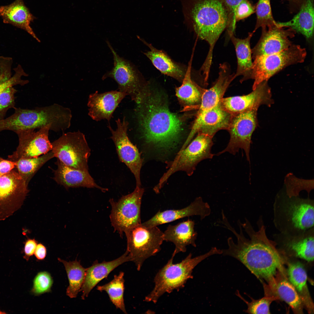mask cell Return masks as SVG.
I'll return each instance as SVG.
<instances>
[{"label": "cell", "mask_w": 314, "mask_h": 314, "mask_svg": "<svg viewBox=\"0 0 314 314\" xmlns=\"http://www.w3.org/2000/svg\"><path fill=\"white\" fill-rule=\"evenodd\" d=\"M125 234L127 240L126 251L138 271L146 259L160 251L164 241L163 232L157 226L147 227L142 223Z\"/></svg>", "instance_id": "52a82bcc"}, {"label": "cell", "mask_w": 314, "mask_h": 314, "mask_svg": "<svg viewBox=\"0 0 314 314\" xmlns=\"http://www.w3.org/2000/svg\"><path fill=\"white\" fill-rule=\"evenodd\" d=\"M117 128L114 130L108 125L120 160L129 169L135 178L136 186H141L140 173L143 159L138 148L131 142L127 134L129 123L125 117L116 121Z\"/></svg>", "instance_id": "5bb4252c"}, {"label": "cell", "mask_w": 314, "mask_h": 314, "mask_svg": "<svg viewBox=\"0 0 314 314\" xmlns=\"http://www.w3.org/2000/svg\"><path fill=\"white\" fill-rule=\"evenodd\" d=\"M53 283L50 274L47 271L38 272L35 277L31 292L35 296H39L51 290Z\"/></svg>", "instance_id": "f35d334b"}, {"label": "cell", "mask_w": 314, "mask_h": 314, "mask_svg": "<svg viewBox=\"0 0 314 314\" xmlns=\"http://www.w3.org/2000/svg\"><path fill=\"white\" fill-rule=\"evenodd\" d=\"M127 95L125 93L117 90L100 93L97 91L91 94L87 103L88 115L96 121L106 119L109 122L115 110Z\"/></svg>", "instance_id": "ffe728a7"}, {"label": "cell", "mask_w": 314, "mask_h": 314, "mask_svg": "<svg viewBox=\"0 0 314 314\" xmlns=\"http://www.w3.org/2000/svg\"><path fill=\"white\" fill-rule=\"evenodd\" d=\"M237 295L243 300L247 305V308L245 312L249 314H270V306L274 300L278 299L274 296L267 295L258 299H253L250 302L244 299L239 292Z\"/></svg>", "instance_id": "74e56055"}, {"label": "cell", "mask_w": 314, "mask_h": 314, "mask_svg": "<svg viewBox=\"0 0 314 314\" xmlns=\"http://www.w3.org/2000/svg\"><path fill=\"white\" fill-rule=\"evenodd\" d=\"M180 0L185 21L199 38L209 45L205 62L210 64L215 45L228 25V13L223 0Z\"/></svg>", "instance_id": "3957f363"}, {"label": "cell", "mask_w": 314, "mask_h": 314, "mask_svg": "<svg viewBox=\"0 0 314 314\" xmlns=\"http://www.w3.org/2000/svg\"><path fill=\"white\" fill-rule=\"evenodd\" d=\"M47 254L46 247L41 243H38L34 254L37 260H44Z\"/></svg>", "instance_id": "f6af8a7d"}, {"label": "cell", "mask_w": 314, "mask_h": 314, "mask_svg": "<svg viewBox=\"0 0 314 314\" xmlns=\"http://www.w3.org/2000/svg\"><path fill=\"white\" fill-rule=\"evenodd\" d=\"M0 16L4 23L25 30L40 42L30 26L31 22L36 18L31 13L23 0H15L10 4L0 6Z\"/></svg>", "instance_id": "cb8c5ba5"}, {"label": "cell", "mask_w": 314, "mask_h": 314, "mask_svg": "<svg viewBox=\"0 0 314 314\" xmlns=\"http://www.w3.org/2000/svg\"><path fill=\"white\" fill-rule=\"evenodd\" d=\"M211 209L209 204L204 202L199 197L188 206L181 209L167 210L158 211L148 220L142 223L147 227L157 226L175 221L180 219L198 215L201 220L209 216Z\"/></svg>", "instance_id": "d6986e66"}, {"label": "cell", "mask_w": 314, "mask_h": 314, "mask_svg": "<svg viewBox=\"0 0 314 314\" xmlns=\"http://www.w3.org/2000/svg\"><path fill=\"white\" fill-rule=\"evenodd\" d=\"M124 272H120L118 275L114 276V279L111 281L103 285L98 286L97 289L101 292L106 291L110 301L116 308L119 309L124 313L127 314L124 299Z\"/></svg>", "instance_id": "d590c367"}, {"label": "cell", "mask_w": 314, "mask_h": 314, "mask_svg": "<svg viewBox=\"0 0 314 314\" xmlns=\"http://www.w3.org/2000/svg\"><path fill=\"white\" fill-rule=\"evenodd\" d=\"M106 42L113 54L114 66L112 70L104 75L102 79L108 77L113 79L118 85L119 91L127 94L137 103L142 94L144 87L140 73L130 61L117 54L108 40Z\"/></svg>", "instance_id": "7c38bea8"}, {"label": "cell", "mask_w": 314, "mask_h": 314, "mask_svg": "<svg viewBox=\"0 0 314 314\" xmlns=\"http://www.w3.org/2000/svg\"><path fill=\"white\" fill-rule=\"evenodd\" d=\"M17 91L12 87L8 88L0 94V121L4 119L9 109L15 108V94Z\"/></svg>", "instance_id": "ab89813d"}, {"label": "cell", "mask_w": 314, "mask_h": 314, "mask_svg": "<svg viewBox=\"0 0 314 314\" xmlns=\"http://www.w3.org/2000/svg\"><path fill=\"white\" fill-rule=\"evenodd\" d=\"M58 260L64 265L69 282L66 290V295L70 298L76 297L81 291L85 278L86 269L81 265L80 261L76 259L74 261L67 262L58 258Z\"/></svg>", "instance_id": "836d02e7"}, {"label": "cell", "mask_w": 314, "mask_h": 314, "mask_svg": "<svg viewBox=\"0 0 314 314\" xmlns=\"http://www.w3.org/2000/svg\"><path fill=\"white\" fill-rule=\"evenodd\" d=\"M255 12V8L248 0H242L235 11L236 22L249 17Z\"/></svg>", "instance_id": "60d3db41"}, {"label": "cell", "mask_w": 314, "mask_h": 314, "mask_svg": "<svg viewBox=\"0 0 314 314\" xmlns=\"http://www.w3.org/2000/svg\"><path fill=\"white\" fill-rule=\"evenodd\" d=\"M257 110L251 109L232 115L227 130L230 135L229 142L226 148L217 156L226 152L235 155L241 149L244 151L250 163L251 136L258 124Z\"/></svg>", "instance_id": "8fae6325"}, {"label": "cell", "mask_w": 314, "mask_h": 314, "mask_svg": "<svg viewBox=\"0 0 314 314\" xmlns=\"http://www.w3.org/2000/svg\"><path fill=\"white\" fill-rule=\"evenodd\" d=\"M144 189L136 186L131 193L117 201L109 200L111 207L110 218L112 226L121 237L131 229L141 224L140 210Z\"/></svg>", "instance_id": "30bf717a"}, {"label": "cell", "mask_w": 314, "mask_h": 314, "mask_svg": "<svg viewBox=\"0 0 314 314\" xmlns=\"http://www.w3.org/2000/svg\"><path fill=\"white\" fill-rule=\"evenodd\" d=\"M275 226L280 233L296 235L314 227V202L309 198L289 195L283 190L273 204Z\"/></svg>", "instance_id": "277c9868"}, {"label": "cell", "mask_w": 314, "mask_h": 314, "mask_svg": "<svg viewBox=\"0 0 314 314\" xmlns=\"http://www.w3.org/2000/svg\"><path fill=\"white\" fill-rule=\"evenodd\" d=\"M291 6L295 7L298 9H299L304 0H288Z\"/></svg>", "instance_id": "bcb514c9"}, {"label": "cell", "mask_w": 314, "mask_h": 314, "mask_svg": "<svg viewBox=\"0 0 314 314\" xmlns=\"http://www.w3.org/2000/svg\"><path fill=\"white\" fill-rule=\"evenodd\" d=\"M306 55L305 49L292 44L280 52L255 57L250 77V79L254 80L252 90L287 66L303 62Z\"/></svg>", "instance_id": "ba28073f"}, {"label": "cell", "mask_w": 314, "mask_h": 314, "mask_svg": "<svg viewBox=\"0 0 314 314\" xmlns=\"http://www.w3.org/2000/svg\"><path fill=\"white\" fill-rule=\"evenodd\" d=\"M51 126L48 125L37 131L31 129L17 131L15 133L19 139L16 150L8 156V159L15 161L21 158L37 157L51 151L52 143L49 139Z\"/></svg>", "instance_id": "9a60e30c"}, {"label": "cell", "mask_w": 314, "mask_h": 314, "mask_svg": "<svg viewBox=\"0 0 314 314\" xmlns=\"http://www.w3.org/2000/svg\"><path fill=\"white\" fill-rule=\"evenodd\" d=\"M54 157L52 151L37 157L21 158L15 161V168L19 174L28 185L31 179L46 162Z\"/></svg>", "instance_id": "e575fe53"}, {"label": "cell", "mask_w": 314, "mask_h": 314, "mask_svg": "<svg viewBox=\"0 0 314 314\" xmlns=\"http://www.w3.org/2000/svg\"><path fill=\"white\" fill-rule=\"evenodd\" d=\"M274 241L296 256L311 262L314 260V227L296 235L275 234Z\"/></svg>", "instance_id": "44dd1931"}, {"label": "cell", "mask_w": 314, "mask_h": 314, "mask_svg": "<svg viewBox=\"0 0 314 314\" xmlns=\"http://www.w3.org/2000/svg\"><path fill=\"white\" fill-rule=\"evenodd\" d=\"M232 116L220 103L210 109L197 112L191 131L180 150L187 146L197 133H203L213 137L219 131L227 130Z\"/></svg>", "instance_id": "2e32d148"}, {"label": "cell", "mask_w": 314, "mask_h": 314, "mask_svg": "<svg viewBox=\"0 0 314 314\" xmlns=\"http://www.w3.org/2000/svg\"><path fill=\"white\" fill-rule=\"evenodd\" d=\"M298 13L290 20L276 22L278 26L291 28L304 35L307 39L311 38L314 31L313 0H304Z\"/></svg>", "instance_id": "4316f807"}, {"label": "cell", "mask_w": 314, "mask_h": 314, "mask_svg": "<svg viewBox=\"0 0 314 314\" xmlns=\"http://www.w3.org/2000/svg\"><path fill=\"white\" fill-rule=\"evenodd\" d=\"M6 313L5 312L3 311H1V310H0V314H6Z\"/></svg>", "instance_id": "7dc6e473"}, {"label": "cell", "mask_w": 314, "mask_h": 314, "mask_svg": "<svg viewBox=\"0 0 314 314\" xmlns=\"http://www.w3.org/2000/svg\"><path fill=\"white\" fill-rule=\"evenodd\" d=\"M57 168L53 170V179L65 188L78 187L96 188L105 192L108 189L102 187L95 182L89 171L83 170L68 167L57 159Z\"/></svg>", "instance_id": "7402d4cb"}, {"label": "cell", "mask_w": 314, "mask_h": 314, "mask_svg": "<svg viewBox=\"0 0 314 314\" xmlns=\"http://www.w3.org/2000/svg\"><path fill=\"white\" fill-rule=\"evenodd\" d=\"M270 1L258 0L255 8L256 20L253 33L260 27L263 28L276 24L273 17Z\"/></svg>", "instance_id": "8d00e7d4"}, {"label": "cell", "mask_w": 314, "mask_h": 314, "mask_svg": "<svg viewBox=\"0 0 314 314\" xmlns=\"http://www.w3.org/2000/svg\"><path fill=\"white\" fill-rule=\"evenodd\" d=\"M218 78L209 89H205L201 99L198 112L210 109L218 104L229 86L236 77L232 73L228 63L221 64L219 67Z\"/></svg>", "instance_id": "d4e9b609"}, {"label": "cell", "mask_w": 314, "mask_h": 314, "mask_svg": "<svg viewBox=\"0 0 314 314\" xmlns=\"http://www.w3.org/2000/svg\"><path fill=\"white\" fill-rule=\"evenodd\" d=\"M189 65L182 81V84L176 88V96L182 102L187 106H194L200 104L205 89L201 87L192 80L190 64Z\"/></svg>", "instance_id": "d6a6232c"}, {"label": "cell", "mask_w": 314, "mask_h": 314, "mask_svg": "<svg viewBox=\"0 0 314 314\" xmlns=\"http://www.w3.org/2000/svg\"><path fill=\"white\" fill-rule=\"evenodd\" d=\"M51 143L57 159L68 167L89 171L91 150L83 133L79 131L63 133Z\"/></svg>", "instance_id": "9c48e42d"}, {"label": "cell", "mask_w": 314, "mask_h": 314, "mask_svg": "<svg viewBox=\"0 0 314 314\" xmlns=\"http://www.w3.org/2000/svg\"><path fill=\"white\" fill-rule=\"evenodd\" d=\"M195 222L188 219L174 225H169L163 232V239L171 242L175 246L172 256L180 252L186 251L187 247L191 245L196 247L195 240L197 236L194 229Z\"/></svg>", "instance_id": "603a6c76"}, {"label": "cell", "mask_w": 314, "mask_h": 314, "mask_svg": "<svg viewBox=\"0 0 314 314\" xmlns=\"http://www.w3.org/2000/svg\"><path fill=\"white\" fill-rule=\"evenodd\" d=\"M222 253L221 249L212 247L206 253L193 258L190 253L181 262L175 264L173 262L174 257L172 256L156 275L154 286L145 297L144 301L156 304L164 293H170L175 290L183 288L187 281L193 278V270L198 264L211 255Z\"/></svg>", "instance_id": "5b68a950"}, {"label": "cell", "mask_w": 314, "mask_h": 314, "mask_svg": "<svg viewBox=\"0 0 314 314\" xmlns=\"http://www.w3.org/2000/svg\"><path fill=\"white\" fill-rule=\"evenodd\" d=\"M267 81L260 83L251 92L247 95L223 98L220 104L232 115L249 110L258 109L262 105L270 107L274 101Z\"/></svg>", "instance_id": "e0dca14e"}, {"label": "cell", "mask_w": 314, "mask_h": 314, "mask_svg": "<svg viewBox=\"0 0 314 314\" xmlns=\"http://www.w3.org/2000/svg\"><path fill=\"white\" fill-rule=\"evenodd\" d=\"M37 244V242L35 239L28 238L26 240L22 251L24 254L23 258L26 261H28L34 254Z\"/></svg>", "instance_id": "7bdbcfd3"}, {"label": "cell", "mask_w": 314, "mask_h": 314, "mask_svg": "<svg viewBox=\"0 0 314 314\" xmlns=\"http://www.w3.org/2000/svg\"><path fill=\"white\" fill-rule=\"evenodd\" d=\"M15 165V161L4 159L0 156V176L6 174L14 169Z\"/></svg>", "instance_id": "ee69618b"}, {"label": "cell", "mask_w": 314, "mask_h": 314, "mask_svg": "<svg viewBox=\"0 0 314 314\" xmlns=\"http://www.w3.org/2000/svg\"><path fill=\"white\" fill-rule=\"evenodd\" d=\"M29 191L28 185L16 170L0 176V221L20 208Z\"/></svg>", "instance_id": "4fadbf2b"}, {"label": "cell", "mask_w": 314, "mask_h": 314, "mask_svg": "<svg viewBox=\"0 0 314 314\" xmlns=\"http://www.w3.org/2000/svg\"><path fill=\"white\" fill-rule=\"evenodd\" d=\"M261 37L256 46L251 49L252 58L280 52L292 44L290 39L295 36L296 32L291 28L287 29L275 24L262 28Z\"/></svg>", "instance_id": "ac0fdd59"}, {"label": "cell", "mask_w": 314, "mask_h": 314, "mask_svg": "<svg viewBox=\"0 0 314 314\" xmlns=\"http://www.w3.org/2000/svg\"><path fill=\"white\" fill-rule=\"evenodd\" d=\"M131 261L128 252L119 257L113 261H104L99 263L95 261L90 267L86 269L84 281L81 291L82 292L81 298L84 299L92 289L101 280L107 277L109 274L122 263Z\"/></svg>", "instance_id": "484cf974"}, {"label": "cell", "mask_w": 314, "mask_h": 314, "mask_svg": "<svg viewBox=\"0 0 314 314\" xmlns=\"http://www.w3.org/2000/svg\"><path fill=\"white\" fill-rule=\"evenodd\" d=\"M269 281L275 295L287 303L296 313H301L303 303L293 285L281 275Z\"/></svg>", "instance_id": "f546056e"}, {"label": "cell", "mask_w": 314, "mask_h": 314, "mask_svg": "<svg viewBox=\"0 0 314 314\" xmlns=\"http://www.w3.org/2000/svg\"><path fill=\"white\" fill-rule=\"evenodd\" d=\"M158 95L147 97L145 93L138 104L136 113L143 136L156 147L172 148L182 131V122L170 112Z\"/></svg>", "instance_id": "7a4b0ae2"}, {"label": "cell", "mask_w": 314, "mask_h": 314, "mask_svg": "<svg viewBox=\"0 0 314 314\" xmlns=\"http://www.w3.org/2000/svg\"><path fill=\"white\" fill-rule=\"evenodd\" d=\"M245 220L243 223L238 221L239 233L228 221L224 223V227L234 234L237 241L235 242L232 238H229L228 248L222 249V254L237 259L258 278L269 281L277 274V270L283 271L281 258L274 241L267 237L265 226L260 219L257 231L247 219Z\"/></svg>", "instance_id": "6da1fadb"}, {"label": "cell", "mask_w": 314, "mask_h": 314, "mask_svg": "<svg viewBox=\"0 0 314 314\" xmlns=\"http://www.w3.org/2000/svg\"><path fill=\"white\" fill-rule=\"evenodd\" d=\"M140 40L150 48V51L144 54L156 69L163 74L182 81L187 68L174 62L163 51L157 49L151 45Z\"/></svg>", "instance_id": "83f0119b"}, {"label": "cell", "mask_w": 314, "mask_h": 314, "mask_svg": "<svg viewBox=\"0 0 314 314\" xmlns=\"http://www.w3.org/2000/svg\"><path fill=\"white\" fill-rule=\"evenodd\" d=\"M242 0H223L228 14V23L227 29L234 31L236 22L235 19V11L237 6Z\"/></svg>", "instance_id": "b9f144b4"}, {"label": "cell", "mask_w": 314, "mask_h": 314, "mask_svg": "<svg viewBox=\"0 0 314 314\" xmlns=\"http://www.w3.org/2000/svg\"><path fill=\"white\" fill-rule=\"evenodd\" d=\"M253 33H249L247 37L243 39L236 38L234 34L229 36L234 45L237 58V69L235 74L236 77L242 76L240 81L241 83L250 79L253 65L250 41Z\"/></svg>", "instance_id": "f1b7e54d"}, {"label": "cell", "mask_w": 314, "mask_h": 314, "mask_svg": "<svg viewBox=\"0 0 314 314\" xmlns=\"http://www.w3.org/2000/svg\"><path fill=\"white\" fill-rule=\"evenodd\" d=\"M288 272L290 282L308 311L312 313L313 312V304L307 287V274L304 266L299 262L291 263L289 265Z\"/></svg>", "instance_id": "4dcf8cb0"}, {"label": "cell", "mask_w": 314, "mask_h": 314, "mask_svg": "<svg viewBox=\"0 0 314 314\" xmlns=\"http://www.w3.org/2000/svg\"><path fill=\"white\" fill-rule=\"evenodd\" d=\"M11 58L0 56V94L8 88L17 85H24L29 82L22 79V76H27L22 66L18 65L14 69V74L11 76L13 63Z\"/></svg>", "instance_id": "1f68e13d"}, {"label": "cell", "mask_w": 314, "mask_h": 314, "mask_svg": "<svg viewBox=\"0 0 314 314\" xmlns=\"http://www.w3.org/2000/svg\"><path fill=\"white\" fill-rule=\"evenodd\" d=\"M213 137L199 133L196 137L183 149L179 151L174 160L169 164V168L160 178L155 189L159 191L168 179L175 172L182 171L191 176L197 164L201 161L213 158L211 150Z\"/></svg>", "instance_id": "8992f818"}]
</instances>
